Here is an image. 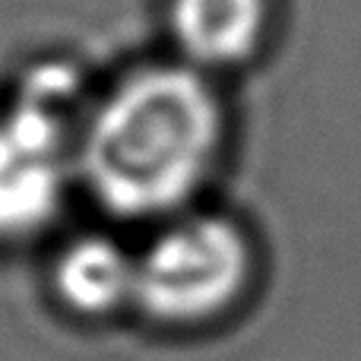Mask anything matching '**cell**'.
Wrapping results in <instances>:
<instances>
[{"instance_id": "5", "label": "cell", "mask_w": 361, "mask_h": 361, "mask_svg": "<svg viewBox=\"0 0 361 361\" xmlns=\"http://www.w3.org/2000/svg\"><path fill=\"white\" fill-rule=\"evenodd\" d=\"M57 292L82 314L111 311L133 292V269L114 244L89 238L57 263Z\"/></svg>"}, {"instance_id": "2", "label": "cell", "mask_w": 361, "mask_h": 361, "mask_svg": "<svg viewBox=\"0 0 361 361\" xmlns=\"http://www.w3.org/2000/svg\"><path fill=\"white\" fill-rule=\"evenodd\" d=\"M250 273L244 235L225 219H190L171 228L133 269V295L146 314L190 324L238 298Z\"/></svg>"}, {"instance_id": "4", "label": "cell", "mask_w": 361, "mask_h": 361, "mask_svg": "<svg viewBox=\"0 0 361 361\" xmlns=\"http://www.w3.org/2000/svg\"><path fill=\"white\" fill-rule=\"evenodd\" d=\"M267 0H171V32L180 51L206 67L247 57L260 42Z\"/></svg>"}, {"instance_id": "3", "label": "cell", "mask_w": 361, "mask_h": 361, "mask_svg": "<svg viewBox=\"0 0 361 361\" xmlns=\"http://www.w3.org/2000/svg\"><path fill=\"white\" fill-rule=\"evenodd\" d=\"M63 76L35 80L0 118V235H29L54 216L63 187Z\"/></svg>"}, {"instance_id": "1", "label": "cell", "mask_w": 361, "mask_h": 361, "mask_svg": "<svg viewBox=\"0 0 361 361\" xmlns=\"http://www.w3.org/2000/svg\"><path fill=\"white\" fill-rule=\"evenodd\" d=\"M222 108L190 67L130 73L95 111L82 140V171L118 216H156L184 203L209 171Z\"/></svg>"}]
</instances>
